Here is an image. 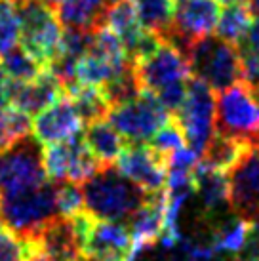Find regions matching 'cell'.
<instances>
[{
    "instance_id": "6da1fadb",
    "label": "cell",
    "mask_w": 259,
    "mask_h": 261,
    "mask_svg": "<svg viewBox=\"0 0 259 261\" xmlns=\"http://www.w3.org/2000/svg\"><path fill=\"white\" fill-rule=\"evenodd\" d=\"M84 196V210L95 219L122 221L139 210L147 198L143 189L124 177L116 166H103L90 179L80 185Z\"/></svg>"
},
{
    "instance_id": "7a4b0ae2",
    "label": "cell",
    "mask_w": 259,
    "mask_h": 261,
    "mask_svg": "<svg viewBox=\"0 0 259 261\" xmlns=\"http://www.w3.org/2000/svg\"><path fill=\"white\" fill-rule=\"evenodd\" d=\"M58 216L56 181H44L21 193L0 196L2 223L27 242H35L44 227Z\"/></svg>"
},
{
    "instance_id": "3957f363",
    "label": "cell",
    "mask_w": 259,
    "mask_h": 261,
    "mask_svg": "<svg viewBox=\"0 0 259 261\" xmlns=\"http://www.w3.org/2000/svg\"><path fill=\"white\" fill-rule=\"evenodd\" d=\"M191 76L202 80L214 92H223L242 80V63L235 44L217 35H208L191 46L185 54Z\"/></svg>"
},
{
    "instance_id": "277c9868",
    "label": "cell",
    "mask_w": 259,
    "mask_h": 261,
    "mask_svg": "<svg viewBox=\"0 0 259 261\" xmlns=\"http://www.w3.org/2000/svg\"><path fill=\"white\" fill-rule=\"evenodd\" d=\"M82 237V261H134L136 248L128 227L120 221H103L88 212L74 216Z\"/></svg>"
},
{
    "instance_id": "5b68a950",
    "label": "cell",
    "mask_w": 259,
    "mask_h": 261,
    "mask_svg": "<svg viewBox=\"0 0 259 261\" xmlns=\"http://www.w3.org/2000/svg\"><path fill=\"white\" fill-rule=\"evenodd\" d=\"M17 8L21 19V46L48 69L63 38V27L56 10L42 0H19Z\"/></svg>"
},
{
    "instance_id": "8992f818",
    "label": "cell",
    "mask_w": 259,
    "mask_h": 261,
    "mask_svg": "<svg viewBox=\"0 0 259 261\" xmlns=\"http://www.w3.org/2000/svg\"><path fill=\"white\" fill-rule=\"evenodd\" d=\"M216 130L255 145L259 141V103L246 82L217 92Z\"/></svg>"
},
{
    "instance_id": "52a82bcc",
    "label": "cell",
    "mask_w": 259,
    "mask_h": 261,
    "mask_svg": "<svg viewBox=\"0 0 259 261\" xmlns=\"http://www.w3.org/2000/svg\"><path fill=\"white\" fill-rule=\"evenodd\" d=\"M187 138V145L196 154L204 152L208 141L216 134V94L202 80L191 76L187 82V97L181 109L172 115Z\"/></svg>"
},
{
    "instance_id": "ba28073f",
    "label": "cell",
    "mask_w": 259,
    "mask_h": 261,
    "mask_svg": "<svg viewBox=\"0 0 259 261\" xmlns=\"http://www.w3.org/2000/svg\"><path fill=\"white\" fill-rule=\"evenodd\" d=\"M172 115L162 107L152 92L143 90L136 99L113 107L107 120L128 143H147Z\"/></svg>"
},
{
    "instance_id": "9c48e42d",
    "label": "cell",
    "mask_w": 259,
    "mask_h": 261,
    "mask_svg": "<svg viewBox=\"0 0 259 261\" xmlns=\"http://www.w3.org/2000/svg\"><path fill=\"white\" fill-rule=\"evenodd\" d=\"M48 181L44 170L42 145L35 138L19 141L0 152V196L21 193Z\"/></svg>"
},
{
    "instance_id": "30bf717a",
    "label": "cell",
    "mask_w": 259,
    "mask_h": 261,
    "mask_svg": "<svg viewBox=\"0 0 259 261\" xmlns=\"http://www.w3.org/2000/svg\"><path fill=\"white\" fill-rule=\"evenodd\" d=\"M42 160L46 175L50 177V181L56 183L69 181L82 185L103 168V164L88 149L84 136L80 134L44 147Z\"/></svg>"
},
{
    "instance_id": "8fae6325",
    "label": "cell",
    "mask_w": 259,
    "mask_h": 261,
    "mask_svg": "<svg viewBox=\"0 0 259 261\" xmlns=\"http://www.w3.org/2000/svg\"><path fill=\"white\" fill-rule=\"evenodd\" d=\"M221 15L219 0H177L175 15L164 42L173 44L177 50L187 54L196 40L208 37L217 27Z\"/></svg>"
},
{
    "instance_id": "7c38bea8",
    "label": "cell",
    "mask_w": 259,
    "mask_h": 261,
    "mask_svg": "<svg viewBox=\"0 0 259 261\" xmlns=\"http://www.w3.org/2000/svg\"><path fill=\"white\" fill-rule=\"evenodd\" d=\"M115 166L124 177L143 189L147 195H154L166 187L170 159L149 143H128Z\"/></svg>"
},
{
    "instance_id": "4fadbf2b",
    "label": "cell",
    "mask_w": 259,
    "mask_h": 261,
    "mask_svg": "<svg viewBox=\"0 0 259 261\" xmlns=\"http://www.w3.org/2000/svg\"><path fill=\"white\" fill-rule=\"evenodd\" d=\"M136 73L141 88L152 94H159L164 88L187 82L191 79L185 54L170 42H162L154 54L137 61Z\"/></svg>"
},
{
    "instance_id": "5bb4252c",
    "label": "cell",
    "mask_w": 259,
    "mask_h": 261,
    "mask_svg": "<svg viewBox=\"0 0 259 261\" xmlns=\"http://www.w3.org/2000/svg\"><path fill=\"white\" fill-rule=\"evenodd\" d=\"M229 206L238 219L259 225V152L250 149L229 172Z\"/></svg>"
},
{
    "instance_id": "9a60e30c",
    "label": "cell",
    "mask_w": 259,
    "mask_h": 261,
    "mask_svg": "<svg viewBox=\"0 0 259 261\" xmlns=\"http://www.w3.org/2000/svg\"><path fill=\"white\" fill-rule=\"evenodd\" d=\"M80 130H82V120L67 95L51 103L40 115H36L33 122L35 139L44 147L65 141L80 134Z\"/></svg>"
},
{
    "instance_id": "2e32d148",
    "label": "cell",
    "mask_w": 259,
    "mask_h": 261,
    "mask_svg": "<svg viewBox=\"0 0 259 261\" xmlns=\"http://www.w3.org/2000/svg\"><path fill=\"white\" fill-rule=\"evenodd\" d=\"M128 231L134 240V248L137 254L145 248L154 246L162 234L166 227V193H154L147 198V202L136 210L128 219Z\"/></svg>"
},
{
    "instance_id": "e0dca14e",
    "label": "cell",
    "mask_w": 259,
    "mask_h": 261,
    "mask_svg": "<svg viewBox=\"0 0 259 261\" xmlns=\"http://www.w3.org/2000/svg\"><path fill=\"white\" fill-rule=\"evenodd\" d=\"M35 244L56 261H82V237L72 218H54Z\"/></svg>"
},
{
    "instance_id": "ac0fdd59",
    "label": "cell",
    "mask_w": 259,
    "mask_h": 261,
    "mask_svg": "<svg viewBox=\"0 0 259 261\" xmlns=\"http://www.w3.org/2000/svg\"><path fill=\"white\" fill-rule=\"evenodd\" d=\"M63 95L65 92L59 80L50 71H44L33 82H12L10 103L21 113L33 116L40 115L44 109H48L51 103L61 99Z\"/></svg>"
},
{
    "instance_id": "d6986e66",
    "label": "cell",
    "mask_w": 259,
    "mask_h": 261,
    "mask_svg": "<svg viewBox=\"0 0 259 261\" xmlns=\"http://www.w3.org/2000/svg\"><path fill=\"white\" fill-rule=\"evenodd\" d=\"M193 181L194 193L200 198L202 210L206 216H214L229 204V174L212 170L198 162L193 170Z\"/></svg>"
},
{
    "instance_id": "ffe728a7",
    "label": "cell",
    "mask_w": 259,
    "mask_h": 261,
    "mask_svg": "<svg viewBox=\"0 0 259 261\" xmlns=\"http://www.w3.org/2000/svg\"><path fill=\"white\" fill-rule=\"evenodd\" d=\"M111 0H61L56 15L63 29L95 31L103 25V15Z\"/></svg>"
},
{
    "instance_id": "44dd1931",
    "label": "cell",
    "mask_w": 259,
    "mask_h": 261,
    "mask_svg": "<svg viewBox=\"0 0 259 261\" xmlns=\"http://www.w3.org/2000/svg\"><path fill=\"white\" fill-rule=\"evenodd\" d=\"M84 141L92 154L103 166H113L128 145V141L115 130V126L107 118L86 126Z\"/></svg>"
},
{
    "instance_id": "7402d4cb",
    "label": "cell",
    "mask_w": 259,
    "mask_h": 261,
    "mask_svg": "<svg viewBox=\"0 0 259 261\" xmlns=\"http://www.w3.org/2000/svg\"><path fill=\"white\" fill-rule=\"evenodd\" d=\"M252 147L253 145L248 143V141H242V139H237V138H229V136H223V134L216 132V134L212 136V139L208 141L204 152H202L200 162L204 166L212 168V170L229 174L230 170L237 166L238 162L242 160V156H244Z\"/></svg>"
},
{
    "instance_id": "603a6c76",
    "label": "cell",
    "mask_w": 259,
    "mask_h": 261,
    "mask_svg": "<svg viewBox=\"0 0 259 261\" xmlns=\"http://www.w3.org/2000/svg\"><path fill=\"white\" fill-rule=\"evenodd\" d=\"M65 95L71 99V103L74 105V109L79 113L82 124H86V126L97 122V120H105L109 116L111 105L105 99L101 88L88 86V84L76 82L74 86L65 90Z\"/></svg>"
},
{
    "instance_id": "cb8c5ba5",
    "label": "cell",
    "mask_w": 259,
    "mask_h": 261,
    "mask_svg": "<svg viewBox=\"0 0 259 261\" xmlns=\"http://www.w3.org/2000/svg\"><path fill=\"white\" fill-rule=\"evenodd\" d=\"M136 8L139 25L145 31H151L164 40L175 15L177 0H132Z\"/></svg>"
},
{
    "instance_id": "d4e9b609",
    "label": "cell",
    "mask_w": 259,
    "mask_h": 261,
    "mask_svg": "<svg viewBox=\"0 0 259 261\" xmlns=\"http://www.w3.org/2000/svg\"><path fill=\"white\" fill-rule=\"evenodd\" d=\"M101 92H103L105 99L111 105V109L136 99L137 95L143 92L141 82H139L136 73V63H128L115 79L101 88Z\"/></svg>"
},
{
    "instance_id": "484cf974",
    "label": "cell",
    "mask_w": 259,
    "mask_h": 261,
    "mask_svg": "<svg viewBox=\"0 0 259 261\" xmlns=\"http://www.w3.org/2000/svg\"><path fill=\"white\" fill-rule=\"evenodd\" d=\"M33 134V122L29 115L15 107L0 109V152L12 149L19 141Z\"/></svg>"
},
{
    "instance_id": "4316f807",
    "label": "cell",
    "mask_w": 259,
    "mask_h": 261,
    "mask_svg": "<svg viewBox=\"0 0 259 261\" xmlns=\"http://www.w3.org/2000/svg\"><path fill=\"white\" fill-rule=\"evenodd\" d=\"M252 23V10L246 4H227L225 10H221L219 21L216 27V35L227 42L237 46L238 40L244 37Z\"/></svg>"
},
{
    "instance_id": "83f0119b",
    "label": "cell",
    "mask_w": 259,
    "mask_h": 261,
    "mask_svg": "<svg viewBox=\"0 0 259 261\" xmlns=\"http://www.w3.org/2000/svg\"><path fill=\"white\" fill-rule=\"evenodd\" d=\"M0 59H2L0 63L6 69L8 76L14 80V82H33L44 71H48L23 46H15L14 50H10L6 56H2Z\"/></svg>"
},
{
    "instance_id": "f1b7e54d",
    "label": "cell",
    "mask_w": 259,
    "mask_h": 261,
    "mask_svg": "<svg viewBox=\"0 0 259 261\" xmlns=\"http://www.w3.org/2000/svg\"><path fill=\"white\" fill-rule=\"evenodd\" d=\"M248 229L250 223H246L242 219H238L235 216V219H225L219 225L214 227L212 232V244L216 246V250L221 252H230V254H238L240 248L244 246L246 237H248Z\"/></svg>"
},
{
    "instance_id": "f546056e",
    "label": "cell",
    "mask_w": 259,
    "mask_h": 261,
    "mask_svg": "<svg viewBox=\"0 0 259 261\" xmlns=\"http://www.w3.org/2000/svg\"><path fill=\"white\" fill-rule=\"evenodd\" d=\"M21 42L19 8L14 0H0V58Z\"/></svg>"
},
{
    "instance_id": "4dcf8cb0",
    "label": "cell",
    "mask_w": 259,
    "mask_h": 261,
    "mask_svg": "<svg viewBox=\"0 0 259 261\" xmlns=\"http://www.w3.org/2000/svg\"><path fill=\"white\" fill-rule=\"evenodd\" d=\"M151 147H154L159 152H162L164 156H172L175 151H179L183 147H187V138H185V134L181 130V126L177 124L175 118H170L168 122L160 128L154 136L151 138Z\"/></svg>"
},
{
    "instance_id": "1f68e13d",
    "label": "cell",
    "mask_w": 259,
    "mask_h": 261,
    "mask_svg": "<svg viewBox=\"0 0 259 261\" xmlns=\"http://www.w3.org/2000/svg\"><path fill=\"white\" fill-rule=\"evenodd\" d=\"M58 185V214L63 218H74L84 210V196L79 183L61 181Z\"/></svg>"
},
{
    "instance_id": "d6a6232c",
    "label": "cell",
    "mask_w": 259,
    "mask_h": 261,
    "mask_svg": "<svg viewBox=\"0 0 259 261\" xmlns=\"http://www.w3.org/2000/svg\"><path fill=\"white\" fill-rule=\"evenodd\" d=\"M27 252V242L10 231L0 219V261H25Z\"/></svg>"
},
{
    "instance_id": "836d02e7",
    "label": "cell",
    "mask_w": 259,
    "mask_h": 261,
    "mask_svg": "<svg viewBox=\"0 0 259 261\" xmlns=\"http://www.w3.org/2000/svg\"><path fill=\"white\" fill-rule=\"evenodd\" d=\"M237 50L240 56H244V54L259 56V17L257 19H252L248 31L244 33V37L238 40Z\"/></svg>"
},
{
    "instance_id": "e575fe53",
    "label": "cell",
    "mask_w": 259,
    "mask_h": 261,
    "mask_svg": "<svg viewBox=\"0 0 259 261\" xmlns=\"http://www.w3.org/2000/svg\"><path fill=\"white\" fill-rule=\"evenodd\" d=\"M242 63V80L250 88H259V56L244 54L240 56Z\"/></svg>"
},
{
    "instance_id": "d590c367",
    "label": "cell",
    "mask_w": 259,
    "mask_h": 261,
    "mask_svg": "<svg viewBox=\"0 0 259 261\" xmlns=\"http://www.w3.org/2000/svg\"><path fill=\"white\" fill-rule=\"evenodd\" d=\"M12 82L14 80L8 76L6 69L0 63V109H6L10 105V94H12Z\"/></svg>"
},
{
    "instance_id": "8d00e7d4",
    "label": "cell",
    "mask_w": 259,
    "mask_h": 261,
    "mask_svg": "<svg viewBox=\"0 0 259 261\" xmlns=\"http://www.w3.org/2000/svg\"><path fill=\"white\" fill-rule=\"evenodd\" d=\"M27 242V240H25ZM27 246H29V252H27V257L25 261H56L54 257H50L48 254H44L40 248L36 246L35 242H27Z\"/></svg>"
},
{
    "instance_id": "74e56055",
    "label": "cell",
    "mask_w": 259,
    "mask_h": 261,
    "mask_svg": "<svg viewBox=\"0 0 259 261\" xmlns=\"http://www.w3.org/2000/svg\"><path fill=\"white\" fill-rule=\"evenodd\" d=\"M250 10H252V14L259 17V0H250Z\"/></svg>"
},
{
    "instance_id": "f35d334b",
    "label": "cell",
    "mask_w": 259,
    "mask_h": 261,
    "mask_svg": "<svg viewBox=\"0 0 259 261\" xmlns=\"http://www.w3.org/2000/svg\"><path fill=\"white\" fill-rule=\"evenodd\" d=\"M42 2H46L48 6L54 8V10H56V6H58V4H59V2H61V0H42Z\"/></svg>"
},
{
    "instance_id": "ab89813d",
    "label": "cell",
    "mask_w": 259,
    "mask_h": 261,
    "mask_svg": "<svg viewBox=\"0 0 259 261\" xmlns=\"http://www.w3.org/2000/svg\"><path fill=\"white\" fill-rule=\"evenodd\" d=\"M219 2H225V4H244L246 0H219Z\"/></svg>"
},
{
    "instance_id": "60d3db41",
    "label": "cell",
    "mask_w": 259,
    "mask_h": 261,
    "mask_svg": "<svg viewBox=\"0 0 259 261\" xmlns=\"http://www.w3.org/2000/svg\"><path fill=\"white\" fill-rule=\"evenodd\" d=\"M252 95L255 97V101L259 103V88H252Z\"/></svg>"
},
{
    "instance_id": "b9f144b4",
    "label": "cell",
    "mask_w": 259,
    "mask_h": 261,
    "mask_svg": "<svg viewBox=\"0 0 259 261\" xmlns=\"http://www.w3.org/2000/svg\"><path fill=\"white\" fill-rule=\"evenodd\" d=\"M253 149H255V151L259 152V141H257V143H255V145H253Z\"/></svg>"
},
{
    "instance_id": "7bdbcfd3",
    "label": "cell",
    "mask_w": 259,
    "mask_h": 261,
    "mask_svg": "<svg viewBox=\"0 0 259 261\" xmlns=\"http://www.w3.org/2000/svg\"><path fill=\"white\" fill-rule=\"evenodd\" d=\"M14 2H19V0H14Z\"/></svg>"
}]
</instances>
